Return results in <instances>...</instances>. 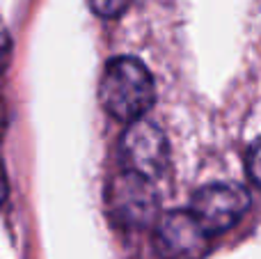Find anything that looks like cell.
Here are the masks:
<instances>
[{
  "label": "cell",
  "mask_w": 261,
  "mask_h": 259,
  "mask_svg": "<svg viewBox=\"0 0 261 259\" xmlns=\"http://www.w3.org/2000/svg\"><path fill=\"white\" fill-rule=\"evenodd\" d=\"M248 174H250V179L261 188V138L250 147V151H248Z\"/></svg>",
  "instance_id": "7"
},
{
  "label": "cell",
  "mask_w": 261,
  "mask_h": 259,
  "mask_svg": "<svg viewBox=\"0 0 261 259\" xmlns=\"http://www.w3.org/2000/svg\"><path fill=\"white\" fill-rule=\"evenodd\" d=\"M250 195L245 188L234 184H213L193 197L190 214L208 234H220L229 229L248 211Z\"/></svg>",
  "instance_id": "3"
},
{
  "label": "cell",
  "mask_w": 261,
  "mask_h": 259,
  "mask_svg": "<svg viewBox=\"0 0 261 259\" xmlns=\"http://www.w3.org/2000/svg\"><path fill=\"white\" fill-rule=\"evenodd\" d=\"M122 161L124 170H130L135 174H142L147 179H153L163 172L167 163V142L161 128L151 122H133L124 131L122 138Z\"/></svg>",
  "instance_id": "5"
},
{
  "label": "cell",
  "mask_w": 261,
  "mask_h": 259,
  "mask_svg": "<svg viewBox=\"0 0 261 259\" xmlns=\"http://www.w3.org/2000/svg\"><path fill=\"white\" fill-rule=\"evenodd\" d=\"M211 234L190 211H170L156 225L153 243L163 259H202Z\"/></svg>",
  "instance_id": "4"
},
{
  "label": "cell",
  "mask_w": 261,
  "mask_h": 259,
  "mask_svg": "<svg viewBox=\"0 0 261 259\" xmlns=\"http://www.w3.org/2000/svg\"><path fill=\"white\" fill-rule=\"evenodd\" d=\"M103 108L119 122H140L156 99L153 78L135 58H115L106 64L99 85Z\"/></svg>",
  "instance_id": "1"
},
{
  "label": "cell",
  "mask_w": 261,
  "mask_h": 259,
  "mask_svg": "<svg viewBox=\"0 0 261 259\" xmlns=\"http://www.w3.org/2000/svg\"><path fill=\"white\" fill-rule=\"evenodd\" d=\"M90 7L94 9L99 16H106V18H113V16H119V14L126 9L128 0H87Z\"/></svg>",
  "instance_id": "6"
},
{
  "label": "cell",
  "mask_w": 261,
  "mask_h": 259,
  "mask_svg": "<svg viewBox=\"0 0 261 259\" xmlns=\"http://www.w3.org/2000/svg\"><path fill=\"white\" fill-rule=\"evenodd\" d=\"M108 209L115 220L128 227H144L156 218L158 197L151 179L122 170L108 184Z\"/></svg>",
  "instance_id": "2"
}]
</instances>
